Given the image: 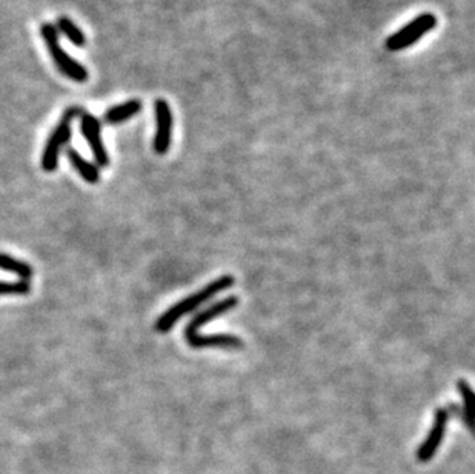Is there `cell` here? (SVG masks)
Wrapping results in <instances>:
<instances>
[{
    "mask_svg": "<svg viewBox=\"0 0 475 474\" xmlns=\"http://www.w3.org/2000/svg\"><path fill=\"white\" fill-rule=\"evenodd\" d=\"M40 34L59 71L74 82H79V83L87 82L88 80L87 68L83 67L80 62L73 59L71 55H69L64 48H62L59 42L57 28L51 24H44L40 26Z\"/></svg>",
    "mask_w": 475,
    "mask_h": 474,
    "instance_id": "cell-2",
    "label": "cell"
},
{
    "mask_svg": "<svg viewBox=\"0 0 475 474\" xmlns=\"http://www.w3.org/2000/svg\"><path fill=\"white\" fill-rule=\"evenodd\" d=\"M31 291V285L30 282H25V281H19V282H3L0 281V296H12V295H19V296H25V295H30Z\"/></svg>",
    "mask_w": 475,
    "mask_h": 474,
    "instance_id": "cell-13",
    "label": "cell"
},
{
    "mask_svg": "<svg viewBox=\"0 0 475 474\" xmlns=\"http://www.w3.org/2000/svg\"><path fill=\"white\" fill-rule=\"evenodd\" d=\"M234 283H235V279L229 274H225L219 279H215V281H213L211 283H208L206 287H204L200 291L185 297L183 301L177 302L176 305H172L170 310H166L163 315L156 320V325H154L156 331L168 333L174 325H176L179 319H181L186 315H190L191 311L197 310L199 306L204 305L205 302L211 301V299L215 295H219V292L231 288Z\"/></svg>",
    "mask_w": 475,
    "mask_h": 474,
    "instance_id": "cell-1",
    "label": "cell"
},
{
    "mask_svg": "<svg viewBox=\"0 0 475 474\" xmlns=\"http://www.w3.org/2000/svg\"><path fill=\"white\" fill-rule=\"evenodd\" d=\"M55 28L57 31L64 34V36L71 42L75 46H85L87 45V36L80 28L75 25L71 19L66 16L57 17V22H55Z\"/></svg>",
    "mask_w": 475,
    "mask_h": 474,
    "instance_id": "cell-12",
    "label": "cell"
},
{
    "mask_svg": "<svg viewBox=\"0 0 475 474\" xmlns=\"http://www.w3.org/2000/svg\"><path fill=\"white\" fill-rule=\"evenodd\" d=\"M237 305H239V297H237V296H229V297L222 299V301H219V302L213 304L211 306H208L206 310L197 313V315H195L190 320V324H188L186 328H185L186 342H191V340L195 336H199V328H200L201 325H206L208 322H211L213 319L219 317V316H223V315H225V313L235 308Z\"/></svg>",
    "mask_w": 475,
    "mask_h": 474,
    "instance_id": "cell-7",
    "label": "cell"
},
{
    "mask_svg": "<svg viewBox=\"0 0 475 474\" xmlns=\"http://www.w3.org/2000/svg\"><path fill=\"white\" fill-rule=\"evenodd\" d=\"M437 25V17L432 12L420 14L415 20L403 26L393 36H389L386 40V48L389 51H400L404 48H409L417 44L424 34H428L431 30H434Z\"/></svg>",
    "mask_w": 475,
    "mask_h": 474,
    "instance_id": "cell-4",
    "label": "cell"
},
{
    "mask_svg": "<svg viewBox=\"0 0 475 474\" xmlns=\"http://www.w3.org/2000/svg\"><path fill=\"white\" fill-rule=\"evenodd\" d=\"M156 111V136H154V151L157 155H166L171 148L172 139V111L170 103L165 99H157L154 102Z\"/></svg>",
    "mask_w": 475,
    "mask_h": 474,
    "instance_id": "cell-6",
    "label": "cell"
},
{
    "mask_svg": "<svg viewBox=\"0 0 475 474\" xmlns=\"http://www.w3.org/2000/svg\"><path fill=\"white\" fill-rule=\"evenodd\" d=\"M449 408L451 410H456V413L465 421V423L467 425V428H469L472 433L475 434V419H474V417L469 413H467L466 410H462L460 407H457L456 403H452V405H449Z\"/></svg>",
    "mask_w": 475,
    "mask_h": 474,
    "instance_id": "cell-15",
    "label": "cell"
},
{
    "mask_svg": "<svg viewBox=\"0 0 475 474\" xmlns=\"http://www.w3.org/2000/svg\"><path fill=\"white\" fill-rule=\"evenodd\" d=\"M80 117V131L82 134L85 136L88 141V145L91 151H93V156L96 159L97 166H108L109 165V156L108 151L105 148V145L102 142V125L97 119L89 114L83 113L79 116Z\"/></svg>",
    "mask_w": 475,
    "mask_h": 474,
    "instance_id": "cell-5",
    "label": "cell"
},
{
    "mask_svg": "<svg viewBox=\"0 0 475 474\" xmlns=\"http://www.w3.org/2000/svg\"><path fill=\"white\" fill-rule=\"evenodd\" d=\"M142 109V102L141 100H128L120 105H116L113 108H109L107 113H105V122L109 125H117L122 122H127L128 119L134 117L136 114L141 113Z\"/></svg>",
    "mask_w": 475,
    "mask_h": 474,
    "instance_id": "cell-10",
    "label": "cell"
},
{
    "mask_svg": "<svg viewBox=\"0 0 475 474\" xmlns=\"http://www.w3.org/2000/svg\"><path fill=\"white\" fill-rule=\"evenodd\" d=\"M458 392L463 396L465 399V410L469 413L475 419V393L474 389L469 387V383L465 380H458Z\"/></svg>",
    "mask_w": 475,
    "mask_h": 474,
    "instance_id": "cell-14",
    "label": "cell"
},
{
    "mask_svg": "<svg viewBox=\"0 0 475 474\" xmlns=\"http://www.w3.org/2000/svg\"><path fill=\"white\" fill-rule=\"evenodd\" d=\"M66 157H68L69 164H71L73 168L80 174V177L85 180V182L99 184V180H100L99 168H97V166L91 162H88V160L83 157L80 152H78L74 148H68Z\"/></svg>",
    "mask_w": 475,
    "mask_h": 474,
    "instance_id": "cell-9",
    "label": "cell"
},
{
    "mask_svg": "<svg viewBox=\"0 0 475 474\" xmlns=\"http://www.w3.org/2000/svg\"><path fill=\"white\" fill-rule=\"evenodd\" d=\"M80 114H82V109L79 108L68 109L64 114V117H62L60 123L51 132V136L45 145L44 155H42V168H44L46 173H53L55 171V168H57L60 151L68 143L69 139H71L73 119Z\"/></svg>",
    "mask_w": 475,
    "mask_h": 474,
    "instance_id": "cell-3",
    "label": "cell"
},
{
    "mask_svg": "<svg viewBox=\"0 0 475 474\" xmlns=\"http://www.w3.org/2000/svg\"><path fill=\"white\" fill-rule=\"evenodd\" d=\"M0 270L10 271V273L19 276L20 281H25V282L30 281L34 273L30 263L16 259V257L5 254V253H0Z\"/></svg>",
    "mask_w": 475,
    "mask_h": 474,
    "instance_id": "cell-11",
    "label": "cell"
},
{
    "mask_svg": "<svg viewBox=\"0 0 475 474\" xmlns=\"http://www.w3.org/2000/svg\"><path fill=\"white\" fill-rule=\"evenodd\" d=\"M446 422H448V411H446V410H437L434 428H432L429 437L426 439V442L422 445L420 453H418V457H420L422 461H428V459L436 453L440 442L443 441L445 430H446Z\"/></svg>",
    "mask_w": 475,
    "mask_h": 474,
    "instance_id": "cell-8",
    "label": "cell"
}]
</instances>
